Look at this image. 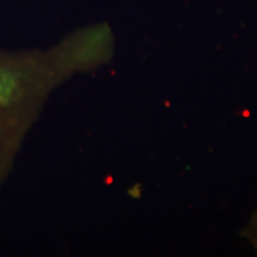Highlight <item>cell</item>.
<instances>
[{
  "label": "cell",
  "mask_w": 257,
  "mask_h": 257,
  "mask_svg": "<svg viewBox=\"0 0 257 257\" xmlns=\"http://www.w3.org/2000/svg\"><path fill=\"white\" fill-rule=\"evenodd\" d=\"M104 59V41L92 25L48 48H0V186L51 93L76 74L101 67Z\"/></svg>",
  "instance_id": "6da1fadb"
},
{
  "label": "cell",
  "mask_w": 257,
  "mask_h": 257,
  "mask_svg": "<svg viewBox=\"0 0 257 257\" xmlns=\"http://www.w3.org/2000/svg\"><path fill=\"white\" fill-rule=\"evenodd\" d=\"M244 236H246L250 239V242L252 243V245L255 246L257 250V212L253 214L251 218V221L248 225L245 230H244Z\"/></svg>",
  "instance_id": "7a4b0ae2"
}]
</instances>
